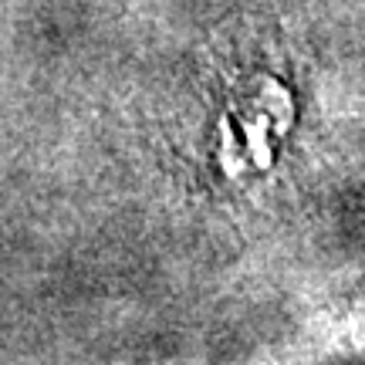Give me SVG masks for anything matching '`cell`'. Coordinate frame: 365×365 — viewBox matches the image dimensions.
<instances>
[{
  "instance_id": "6da1fadb",
  "label": "cell",
  "mask_w": 365,
  "mask_h": 365,
  "mask_svg": "<svg viewBox=\"0 0 365 365\" xmlns=\"http://www.w3.org/2000/svg\"><path fill=\"white\" fill-rule=\"evenodd\" d=\"M264 129H267V118H257V122H250L247 125V135H250V149H254V156H257V166L267 170L271 166V149L264 145Z\"/></svg>"
}]
</instances>
